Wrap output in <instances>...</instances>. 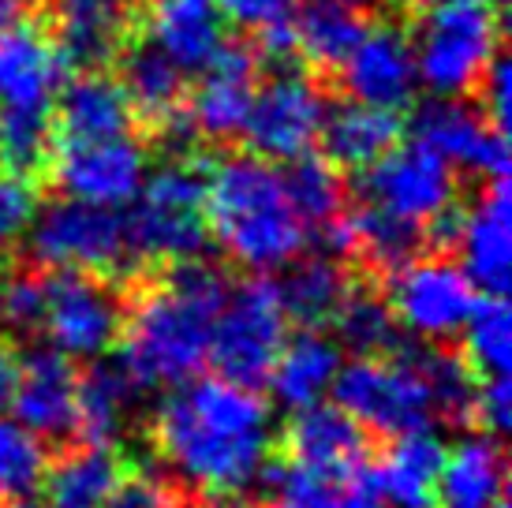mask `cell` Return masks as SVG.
Segmentation results:
<instances>
[{"instance_id":"1","label":"cell","mask_w":512,"mask_h":508,"mask_svg":"<svg viewBox=\"0 0 512 508\" xmlns=\"http://www.w3.org/2000/svg\"><path fill=\"white\" fill-rule=\"evenodd\" d=\"M154 445L206 501H232L270 460V408L258 389L228 378H191L161 400Z\"/></svg>"},{"instance_id":"2","label":"cell","mask_w":512,"mask_h":508,"mask_svg":"<svg viewBox=\"0 0 512 508\" xmlns=\"http://www.w3.org/2000/svg\"><path fill=\"white\" fill-rule=\"evenodd\" d=\"M228 292V273L210 266L202 254L169 262L165 281L146 288L124 318L120 363L131 370V378L143 389L199 378V370L210 363V333Z\"/></svg>"},{"instance_id":"3","label":"cell","mask_w":512,"mask_h":508,"mask_svg":"<svg viewBox=\"0 0 512 508\" xmlns=\"http://www.w3.org/2000/svg\"><path fill=\"white\" fill-rule=\"evenodd\" d=\"M206 228L243 269H285L307 247V225L285 195L273 161L228 154L206 165Z\"/></svg>"},{"instance_id":"4","label":"cell","mask_w":512,"mask_h":508,"mask_svg":"<svg viewBox=\"0 0 512 508\" xmlns=\"http://www.w3.org/2000/svg\"><path fill=\"white\" fill-rule=\"evenodd\" d=\"M206 165L202 157H172L143 180L124 217L131 258L184 262L206 254Z\"/></svg>"},{"instance_id":"5","label":"cell","mask_w":512,"mask_h":508,"mask_svg":"<svg viewBox=\"0 0 512 508\" xmlns=\"http://www.w3.org/2000/svg\"><path fill=\"white\" fill-rule=\"evenodd\" d=\"M501 42V8L483 0H415V75L430 94L464 98Z\"/></svg>"},{"instance_id":"6","label":"cell","mask_w":512,"mask_h":508,"mask_svg":"<svg viewBox=\"0 0 512 508\" xmlns=\"http://www.w3.org/2000/svg\"><path fill=\"white\" fill-rule=\"evenodd\" d=\"M404 359L385 355H356L352 363H341L333 378V400L344 408L363 430H374L382 438H397L408 430L434 426V400L412 355L400 348Z\"/></svg>"},{"instance_id":"7","label":"cell","mask_w":512,"mask_h":508,"mask_svg":"<svg viewBox=\"0 0 512 508\" xmlns=\"http://www.w3.org/2000/svg\"><path fill=\"white\" fill-rule=\"evenodd\" d=\"M288 340V314L277 281L251 277L228 292L225 307L214 318L210 359L221 378L258 389L270 378V367Z\"/></svg>"},{"instance_id":"8","label":"cell","mask_w":512,"mask_h":508,"mask_svg":"<svg viewBox=\"0 0 512 508\" xmlns=\"http://www.w3.org/2000/svg\"><path fill=\"white\" fill-rule=\"evenodd\" d=\"M27 232L30 258L42 269L109 277L124 258H131L124 240V217L109 206H94L79 198H64L34 213Z\"/></svg>"},{"instance_id":"9","label":"cell","mask_w":512,"mask_h":508,"mask_svg":"<svg viewBox=\"0 0 512 508\" xmlns=\"http://www.w3.org/2000/svg\"><path fill=\"white\" fill-rule=\"evenodd\" d=\"M128 303L120 288L94 273H68L57 269L49 277V296H45V333L49 344L68 359H101L113 352L124 333Z\"/></svg>"},{"instance_id":"10","label":"cell","mask_w":512,"mask_h":508,"mask_svg":"<svg viewBox=\"0 0 512 508\" xmlns=\"http://www.w3.org/2000/svg\"><path fill=\"white\" fill-rule=\"evenodd\" d=\"M359 198L367 206H378V210L415 221V225H434L456 202L453 165L419 139L408 146L397 142L389 154L363 169Z\"/></svg>"},{"instance_id":"11","label":"cell","mask_w":512,"mask_h":508,"mask_svg":"<svg viewBox=\"0 0 512 508\" xmlns=\"http://www.w3.org/2000/svg\"><path fill=\"white\" fill-rule=\"evenodd\" d=\"M483 296L453 258H412L389 273V311L400 329L423 340H453Z\"/></svg>"},{"instance_id":"12","label":"cell","mask_w":512,"mask_h":508,"mask_svg":"<svg viewBox=\"0 0 512 508\" xmlns=\"http://www.w3.org/2000/svg\"><path fill=\"white\" fill-rule=\"evenodd\" d=\"M326 120V98L303 71H277L270 83L255 90L251 113L243 120V139L251 154L266 161H292L311 154Z\"/></svg>"},{"instance_id":"13","label":"cell","mask_w":512,"mask_h":508,"mask_svg":"<svg viewBox=\"0 0 512 508\" xmlns=\"http://www.w3.org/2000/svg\"><path fill=\"white\" fill-rule=\"evenodd\" d=\"M53 184L68 198L120 210L139 195L146 180V150L131 135L94 142H53L49 150Z\"/></svg>"},{"instance_id":"14","label":"cell","mask_w":512,"mask_h":508,"mask_svg":"<svg viewBox=\"0 0 512 508\" xmlns=\"http://www.w3.org/2000/svg\"><path fill=\"white\" fill-rule=\"evenodd\" d=\"M412 131L449 165H460L483 180L509 176V139L486 120L483 109H471L468 101L434 94L415 109Z\"/></svg>"},{"instance_id":"15","label":"cell","mask_w":512,"mask_h":508,"mask_svg":"<svg viewBox=\"0 0 512 508\" xmlns=\"http://www.w3.org/2000/svg\"><path fill=\"white\" fill-rule=\"evenodd\" d=\"M367 449V430L344 408L322 404V400L292 411L281 434V460L333 486L344 475H352L359 464H367Z\"/></svg>"},{"instance_id":"16","label":"cell","mask_w":512,"mask_h":508,"mask_svg":"<svg viewBox=\"0 0 512 508\" xmlns=\"http://www.w3.org/2000/svg\"><path fill=\"white\" fill-rule=\"evenodd\" d=\"M75 393H79L75 359L57 352L53 344H38L19 355L8 408L15 411V423L27 426L34 438L68 441L75 438Z\"/></svg>"},{"instance_id":"17","label":"cell","mask_w":512,"mask_h":508,"mask_svg":"<svg viewBox=\"0 0 512 508\" xmlns=\"http://www.w3.org/2000/svg\"><path fill=\"white\" fill-rule=\"evenodd\" d=\"M460 269L483 296H505L512 269V202L509 176L486 180V191L468 213H460L453 232Z\"/></svg>"},{"instance_id":"18","label":"cell","mask_w":512,"mask_h":508,"mask_svg":"<svg viewBox=\"0 0 512 508\" xmlns=\"http://www.w3.org/2000/svg\"><path fill=\"white\" fill-rule=\"evenodd\" d=\"M131 0H53V34L64 68L101 71L131 45Z\"/></svg>"},{"instance_id":"19","label":"cell","mask_w":512,"mask_h":508,"mask_svg":"<svg viewBox=\"0 0 512 508\" xmlns=\"http://www.w3.org/2000/svg\"><path fill=\"white\" fill-rule=\"evenodd\" d=\"M341 83L352 101H367L378 109H408L415 101V53L408 34L397 27H367L341 68Z\"/></svg>"},{"instance_id":"20","label":"cell","mask_w":512,"mask_h":508,"mask_svg":"<svg viewBox=\"0 0 512 508\" xmlns=\"http://www.w3.org/2000/svg\"><path fill=\"white\" fill-rule=\"evenodd\" d=\"M258 53L243 42H221L217 57L199 71L202 79L195 86V98L187 113L206 139H236L243 131V120L251 113V98L258 90Z\"/></svg>"},{"instance_id":"21","label":"cell","mask_w":512,"mask_h":508,"mask_svg":"<svg viewBox=\"0 0 512 508\" xmlns=\"http://www.w3.org/2000/svg\"><path fill=\"white\" fill-rule=\"evenodd\" d=\"M64 71L42 30L0 8V105H53Z\"/></svg>"},{"instance_id":"22","label":"cell","mask_w":512,"mask_h":508,"mask_svg":"<svg viewBox=\"0 0 512 508\" xmlns=\"http://www.w3.org/2000/svg\"><path fill=\"white\" fill-rule=\"evenodd\" d=\"M135 109L124 86L101 75L83 71L68 86H57L53 98V142H94L131 135Z\"/></svg>"},{"instance_id":"23","label":"cell","mask_w":512,"mask_h":508,"mask_svg":"<svg viewBox=\"0 0 512 508\" xmlns=\"http://www.w3.org/2000/svg\"><path fill=\"white\" fill-rule=\"evenodd\" d=\"M505 486V449L494 434H471L445 449L438 482H434V508H498Z\"/></svg>"},{"instance_id":"24","label":"cell","mask_w":512,"mask_h":508,"mask_svg":"<svg viewBox=\"0 0 512 508\" xmlns=\"http://www.w3.org/2000/svg\"><path fill=\"white\" fill-rule=\"evenodd\" d=\"M225 19L217 12L214 0H154V12L146 19L150 45L184 71L195 75L225 42Z\"/></svg>"},{"instance_id":"25","label":"cell","mask_w":512,"mask_h":508,"mask_svg":"<svg viewBox=\"0 0 512 508\" xmlns=\"http://www.w3.org/2000/svg\"><path fill=\"white\" fill-rule=\"evenodd\" d=\"M404 135V120L393 109H378L367 101H344L326 113L318 139L326 146V157L337 169L363 172L382 154H389Z\"/></svg>"},{"instance_id":"26","label":"cell","mask_w":512,"mask_h":508,"mask_svg":"<svg viewBox=\"0 0 512 508\" xmlns=\"http://www.w3.org/2000/svg\"><path fill=\"white\" fill-rule=\"evenodd\" d=\"M341 344L318 329H303L281 344V352L270 367L273 400L285 408H307L329 393V385L341 370Z\"/></svg>"},{"instance_id":"27","label":"cell","mask_w":512,"mask_h":508,"mask_svg":"<svg viewBox=\"0 0 512 508\" xmlns=\"http://www.w3.org/2000/svg\"><path fill=\"white\" fill-rule=\"evenodd\" d=\"M139 396L143 385L131 378V370L120 359L116 363L94 359V367L79 378L75 393V434L90 445H113Z\"/></svg>"},{"instance_id":"28","label":"cell","mask_w":512,"mask_h":508,"mask_svg":"<svg viewBox=\"0 0 512 508\" xmlns=\"http://www.w3.org/2000/svg\"><path fill=\"white\" fill-rule=\"evenodd\" d=\"M441 460H445V445L430 426L389 438L382 464H374L385 505L434 508V482H438Z\"/></svg>"},{"instance_id":"29","label":"cell","mask_w":512,"mask_h":508,"mask_svg":"<svg viewBox=\"0 0 512 508\" xmlns=\"http://www.w3.org/2000/svg\"><path fill=\"white\" fill-rule=\"evenodd\" d=\"M124 456L113 445H90L68 449L53 464H45L42 486L53 508H101V501L113 494L116 482L124 479Z\"/></svg>"},{"instance_id":"30","label":"cell","mask_w":512,"mask_h":508,"mask_svg":"<svg viewBox=\"0 0 512 508\" xmlns=\"http://www.w3.org/2000/svg\"><path fill=\"white\" fill-rule=\"evenodd\" d=\"M285 314L303 329H322L333 322L337 307L352 292V277L333 254H311V258H292L285 281H277Z\"/></svg>"},{"instance_id":"31","label":"cell","mask_w":512,"mask_h":508,"mask_svg":"<svg viewBox=\"0 0 512 508\" xmlns=\"http://www.w3.org/2000/svg\"><path fill=\"white\" fill-rule=\"evenodd\" d=\"M367 12L341 4V0H303L296 8V38L299 57H307L314 68L337 71L367 34Z\"/></svg>"},{"instance_id":"32","label":"cell","mask_w":512,"mask_h":508,"mask_svg":"<svg viewBox=\"0 0 512 508\" xmlns=\"http://www.w3.org/2000/svg\"><path fill=\"white\" fill-rule=\"evenodd\" d=\"M120 68H124V94H128L131 109L150 120V124H161L169 113H176L184 105V71L176 68L161 49L154 45H128L120 53Z\"/></svg>"},{"instance_id":"33","label":"cell","mask_w":512,"mask_h":508,"mask_svg":"<svg viewBox=\"0 0 512 508\" xmlns=\"http://www.w3.org/2000/svg\"><path fill=\"white\" fill-rule=\"evenodd\" d=\"M348 225H352V254H359L367 266L385 269V273L412 262L423 240H427L423 225L393 217V213L367 206V202L356 213H348Z\"/></svg>"},{"instance_id":"34","label":"cell","mask_w":512,"mask_h":508,"mask_svg":"<svg viewBox=\"0 0 512 508\" xmlns=\"http://www.w3.org/2000/svg\"><path fill=\"white\" fill-rule=\"evenodd\" d=\"M281 180H285V195L292 202V210L307 228H322L344 213L348 187H344L341 169L329 157H292L288 169L281 172Z\"/></svg>"},{"instance_id":"35","label":"cell","mask_w":512,"mask_h":508,"mask_svg":"<svg viewBox=\"0 0 512 508\" xmlns=\"http://www.w3.org/2000/svg\"><path fill=\"white\" fill-rule=\"evenodd\" d=\"M329 325L337 329V344L352 355H397L404 348L400 322L397 314L389 311V303L367 288H356V284L344 296Z\"/></svg>"},{"instance_id":"36","label":"cell","mask_w":512,"mask_h":508,"mask_svg":"<svg viewBox=\"0 0 512 508\" xmlns=\"http://www.w3.org/2000/svg\"><path fill=\"white\" fill-rule=\"evenodd\" d=\"M53 150V105H0V169L34 176Z\"/></svg>"},{"instance_id":"37","label":"cell","mask_w":512,"mask_h":508,"mask_svg":"<svg viewBox=\"0 0 512 508\" xmlns=\"http://www.w3.org/2000/svg\"><path fill=\"white\" fill-rule=\"evenodd\" d=\"M404 352L412 355V363L427 381L434 415L441 423H471V396H475L479 374L468 367V359L449 348H427V352L404 348Z\"/></svg>"},{"instance_id":"38","label":"cell","mask_w":512,"mask_h":508,"mask_svg":"<svg viewBox=\"0 0 512 508\" xmlns=\"http://www.w3.org/2000/svg\"><path fill=\"white\" fill-rule=\"evenodd\" d=\"M464 359L479 378L509 374L512 367V322L505 296H479L464 322Z\"/></svg>"},{"instance_id":"39","label":"cell","mask_w":512,"mask_h":508,"mask_svg":"<svg viewBox=\"0 0 512 508\" xmlns=\"http://www.w3.org/2000/svg\"><path fill=\"white\" fill-rule=\"evenodd\" d=\"M49 273L42 266H4L0 262V333L27 337L42 329Z\"/></svg>"},{"instance_id":"40","label":"cell","mask_w":512,"mask_h":508,"mask_svg":"<svg viewBox=\"0 0 512 508\" xmlns=\"http://www.w3.org/2000/svg\"><path fill=\"white\" fill-rule=\"evenodd\" d=\"M45 445L27 426L0 415V501L27 497L34 486H42L45 475Z\"/></svg>"},{"instance_id":"41","label":"cell","mask_w":512,"mask_h":508,"mask_svg":"<svg viewBox=\"0 0 512 508\" xmlns=\"http://www.w3.org/2000/svg\"><path fill=\"white\" fill-rule=\"evenodd\" d=\"M34 213H38V191L30 184V176L0 169V262L27 236Z\"/></svg>"},{"instance_id":"42","label":"cell","mask_w":512,"mask_h":508,"mask_svg":"<svg viewBox=\"0 0 512 508\" xmlns=\"http://www.w3.org/2000/svg\"><path fill=\"white\" fill-rule=\"evenodd\" d=\"M172 497L176 490L154 467H135V471H124V479L116 482V490L101 501V508H165Z\"/></svg>"},{"instance_id":"43","label":"cell","mask_w":512,"mask_h":508,"mask_svg":"<svg viewBox=\"0 0 512 508\" xmlns=\"http://www.w3.org/2000/svg\"><path fill=\"white\" fill-rule=\"evenodd\" d=\"M471 423H479L483 434L501 438L512 423V385L509 374H494V378H479L475 396H471Z\"/></svg>"},{"instance_id":"44","label":"cell","mask_w":512,"mask_h":508,"mask_svg":"<svg viewBox=\"0 0 512 508\" xmlns=\"http://www.w3.org/2000/svg\"><path fill=\"white\" fill-rule=\"evenodd\" d=\"M214 4L221 19H228L232 27L247 30V34H258L273 23H285L299 8V0H214Z\"/></svg>"},{"instance_id":"45","label":"cell","mask_w":512,"mask_h":508,"mask_svg":"<svg viewBox=\"0 0 512 508\" xmlns=\"http://www.w3.org/2000/svg\"><path fill=\"white\" fill-rule=\"evenodd\" d=\"M479 86H483V116L490 120V124L498 127L501 135H509V120H512V75H509V57L505 53H494V60L486 64L483 79H479Z\"/></svg>"},{"instance_id":"46","label":"cell","mask_w":512,"mask_h":508,"mask_svg":"<svg viewBox=\"0 0 512 508\" xmlns=\"http://www.w3.org/2000/svg\"><path fill=\"white\" fill-rule=\"evenodd\" d=\"M333 508H385L382 486L374 475V464H359L352 475H344L337 482V494H333Z\"/></svg>"},{"instance_id":"47","label":"cell","mask_w":512,"mask_h":508,"mask_svg":"<svg viewBox=\"0 0 512 508\" xmlns=\"http://www.w3.org/2000/svg\"><path fill=\"white\" fill-rule=\"evenodd\" d=\"M15 374H19V355H15V348L8 340L0 337V411L12 404Z\"/></svg>"},{"instance_id":"48","label":"cell","mask_w":512,"mask_h":508,"mask_svg":"<svg viewBox=\"0 0 512 508\" xmlns=\"http://www.w3.org/2000/svg\"><path fill=\"white\" fill-rule=\"evenodd\" d=\"M165 508H214V501H206V497H195V501H184V497H172Z\"/></svg>"},{"instance_id":"49","label":"cell","mask_w":512,"mask_h":508,"mask_svg":"<svg viewBox=\"0 0 512 508\" xmlns=\"http://www.w3.org/2000/svg\"><path fill=\"white\" fill-rule=\"evenodd\" d=\"M4 508H53V505H42V501H30V497H12V501H4Z\"/></svg>"},{"instance_id":"50","label":"cell","mask_w":512,"mask_h":508,"mask_svg":"<svg viewBox=\"0 0 512 508\" xmlns=\"http://www.w3.org/2000/svg\"><path fill=\"white\" fill-rule=\"evenodd\" d=\"M258 508H303V505H296V501H285V497H277V501H270V505H258Z\"/></svg>"},{"instance_id":"51","label":"cell","mask_w":512,"mask_h":508,"mask_svg":"<svg viewBox=\"0 0 512 508\" xmlns=\"http://www.w3.org/2000/svg\"><path fill=\"white\" fill-rule=\"evenodd\" d=\"M341 4H352V8H363V12L374 8V0H341Z\"/></svg>"},{"instance_id":"52","label":"cell","mask_w":512,"mask_h":508,"mask_svg":"<svg viewBox=\"0 0 512 508\" xmlns=\"http://www.w3.org/2000/svg\"><path fill=\"white\" fill-rule=\"evenodd\" d=\"M12 4H15V8H19V4H34V0H12Z\"/></svg>"}]
</instances>
